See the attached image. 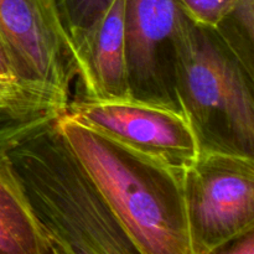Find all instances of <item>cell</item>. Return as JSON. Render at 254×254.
Here are the masks:
<instances>
[{
    "mask_svg": "<svg viewBox=\"0 0 254 254\" xmlns=\"http://www.w3.org/2000/svg\"><path fill=\"white\" fill-rule=\"evenodd\" d=\"M57 121L6 149L52 254H139Z\"/></svg>",
    "mask_w": 254,
    "mask_h": 254,
    "instance_id": "cell-1",
    "label": "cell"
},
{
    "mask_svg": "<svg viewBox=\"0 0 254 254\" xmlns=\"http://www.w3.org/2000/svg\"><path fill=\"white\" fill-rule=\"evenodd\" d=\"M57 126L139 254H191L184 171L131 150L67 113Z\"/></svg>",
    "mask_w": 254,
    "mask_h": 254,
    "instance_id": "cell-2",
    "label": "cell"
},
{
    "mask_svg": "<svg viewBox=\"0 0 254 254\" xmlns=\"http://www.w3.org/2000/svg\"><path fill=\"white\" fill-rule=\"evenodd\" d=\"M253 76L213 27L184 12L176 87L200 150L254 155Z\"/></svg>",
    "mask_w": 254,
    "mask_h": 254,
    "instance_id": "cell-3",
    "label": "cell"
},
{
    "mask_svg": "<svg viewBox=\"0 0 254 254\" xmlns=\"http://www.w3.org/2000/svg\"><path fill=\"white\" fill-rule=\"evenodd\" d=\"M183 189L191 254L220 253L254 231L253 156L200 150Z\"/></svg>",
    "mask_w": 254,
    "mask_h": 254,
    "instance_id": "cell-4",
    "label": "cell"
},
{
    "mask_svg": "<svg viewBox=\"0 0 254 254\" xmlns=\"http://www.w3.org/2000/svg\"><path fill=\"white\" fill-rule=\"evenodd\" d=\"M67 114L78 123L184 171L200 154L197 136L185 113L133 98L72 99Z\"/></svg>",
    "mask_w": 254,
    "mask_h": 254,
    "instance_id": "cell-5",
    "label": "cell"
},
{
    "mask_svg": "<svg viewBox=\"0 0 254 254\" xmlns=\"http://www.w3.org/2000/svg\"><path fill=\"white\" fill-rule=\"evenodd\" d=\"M184 12L179 0H124V50L130 98L181 111L176 61Z\"/></svg>",
    "mask_w": 254,
    "mask_h": 254,
    "instance_id": "cell-6",
    "label": "cell"
},
{
    "mask_svg": "<svg viewBox=\"0 0 254 254\" xmlns=\"http://www.w3.org/2000/svg\"><path fill=\"white\" fill-rule=\"evenodd\" d=\"M0 44L15 76L47 82L71 94L76 55L51 0H0Z\"/></svg>",
    "mask_w": 254,
    "mask_h": 254,
    "instance_id": "cell-7",
    "label": "cell"
},
{
    "mask_svg": "<svg viewBox=\"0 0 254 254\" xmlns=\"http://www.w3.org/2000/svg\"><path fill=\"white\" fill-rule=\"evenodd\" d=\"M79 98H130L124 50V0H113L77 47Z\"/></svg>",
    "mask_w": 254,
    "mask_h": 254,
    "instance_id": "cell-8",
    "label": "cell"
},
{
    "mask_svg": "<svg viewBox=\"0 0 254 254\" xmlns=\"http://www.w3.org/2000/svg\"><path fill=\"white\" fill-rule=\"evenodd\" d=\"M71 94L51 83L0 77V148L6 150L67 113Z\"/></svg>",
    "mask_w": 254,
    "mask_h": 254,
    "instance_id": "cell-9",
    "label": "cell"
},
{
    "mask_svg": "<svg viewBox=\"0 0 254 254\" xmlns=\"http://www.w3.org/2000/svg\"><path fill=\"white\" fill-rule=\"evenodd\" d=\"M0 254H52L6 150L0 148Z\"/></svg>",
    "mask_w": 254,
    "mask_h": 254,
    "instance_id": "cell-10",
    "label": "cell"
},
{
    "mask_svg": "<svg viewBox=\"0 0 254 254\" xmlns=\"http://www.w3.org/2000/svg\"><path fill=\"white\" fill-rule=\"evenodd\" d=\"M213 29L254 73V0H237Z\"/></svg>",
    "mask_w": 254,
    "mask_h": 254,
    "instance_id": "cell-11",
    "label": "cell"
},
{
    "mask_svg": "<svg viewBox=\"0 0 254 254\" xmlns=\"http://www.w3.org/2000/svg\"><path fill=\"white\" fill-rule=\"evenodd\" d=\"M112 1L113 0H51L74 55L84 35L101 19Z\"/></svg>",
    "mask_w": 254,
    "mask_h": 254,
    "instance_id": "cell-12",
    "label": "cell"
},
{
    "mask_svg": "<svg viewBox=\"0 0 254 254\" xmlns=\"http://www.w3.org/2000/svg\"><path fill=\"white\" fill-rule=\"evenodd\" d=\"M237 0H179L184 11L205 26L215 27Z\"/></svg>",
    "mask_w": 254,
    "mask_h": 254,
    "instance_id": "cell-13",
    "label": "cell"
},
{
    "mask_svg": "<svg viewBox=\"0 0 254 254\" xmlns=\"http://www.w3.org/2000/svg\"><path fill=\"white\" fill-rule=\"evenodd\" d=\"M220 253L227 254H253L254 253V231L246 233L226 246Z\"/></svg>",
    "mask_w": 254,
    "mask_h": 254,
    "instance_id": "cell-14",
    "label": "cell"
},
{
    "mask_svg": "<svg viewBox=\"0 0 254 254\" xmlns=\"http://www.w3.org/2000/svg\"><path fill=\"white\" fill-rule=\"evenodd\" d=\"M0 77H16L11 62L1 44H0Z\"/></svg>",
    "mask_w": 254,
    "mask_h": 254,
    "instance_id": "cell-15",
    "label": "cell"
}]
</instances>
